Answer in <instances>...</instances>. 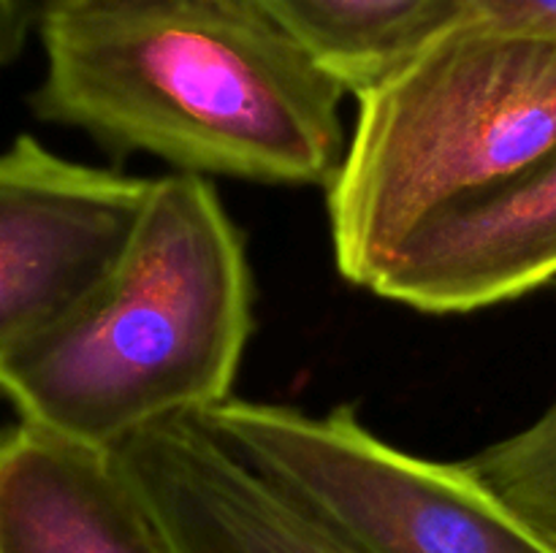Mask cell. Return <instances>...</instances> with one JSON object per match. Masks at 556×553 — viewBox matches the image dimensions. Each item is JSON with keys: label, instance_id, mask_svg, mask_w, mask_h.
I'll return each mask as SVG.
<instances>
[{"label": "cell", "instance_id": "cell-8", "mask_svg": "<svg viewBox=\"0 0 556 553\" xmlns=\"http://www.w3.org/2000/svg\"><path fill=\"white\" fill-rule=\"evenodd\" d=\"M0 553H179L114 448L0 426Z\"/></svg>", "mask_w": 556, "mask_h": 553}, {"label": "cell", "instance_id": "cell-11", "mask_svg": "<svg viewBox=\"0 0 556 553\" xmlns=\"http://www.w3.org/2000/svg\"><path fill=\"white\" fill-rule=\"evenodd\" d=\"M470 16L556 38V0H470Z\"/></svg>", "mask_w": 556, "mask_h": 553}, {"label": "cell", "instance_id": "cell-10", "mask_svg": "<svg viewBox=\"0 0 556 553\" xmlns=\"http://www.w3.org/2000/svg\"><path fill=\"white\" fill-rule=\"evenodd\" d=\"M465 466L556 551V396L530 426L483 448Z\"/></svg>", "mask_w": 556, "mask_h": 553}, {"label": "cell", "instance_id": "cell-1", "mask_svg": "<svg viewBox=\"0 0 556 553\" xmlns=\"http://www.w3.org/2000/svg\"><path fill=\"white\" fill-rule=\"evenodd\" d=\"M38 119L182 173L329 188L345 90L239 0H43Z\"/></svg>", "mask_w": 556, "mask_h": 553}, {"label": "cell", "instance_id": "cell-9", "mask_svg": "<svg viewBox=\"0 0 556 553\" xmlns=\"http://www.w3.org/2000/svg\"><path fill=\"white\" fill-rule=\"evenodd\" d=\"M345 92H364L470 16V0H239Z\"/></svg>", "mask_w": 556, "mask_h": 553}, {"label": "cell", "instance_id": "cell-2", "mask_svg": "<svg viewBox=\"0 0 556 553\" xmlns=\"http://www.w3.org/2000/svg\"><path fill=\"white\" fill-rule=\"evenodd\" d=\"M248 247L199 173L152 182L106 280L54 329L0 363L20 421L117 448L172 417L231 399L253 334Z\"/></svg>", "mask_w": 556, "mask_h": 553}, {"label": "cell", "instance_id": "cell-4", "mask_svg": "<svg viewBox=\"0 0 556 553\" xmlns=\"http://www.w3.org/2000/svg\"><path fill=\"white\" fill-rule=\"evenodd\" d=\"M195 417L356 553H556L465 461L405 453L353 407L307 415L231 396Z\"/></svg>", "mask_w": 556, "mask_h": 553}, {"label": "cell", "instance_id": "cell-12", "mask_svg": "<svg viewBox=\"0 0 556 553\" xmlns=\"http://www.w3.org/2000/svg\"><path fill=\"white\" fill-rule=\"evenodd\" d=\"M33 11L27 0H0V65L14 63L27 41Z\"/></svg>", "mask_w": 556, "mask_h": 553}, {"label": "cell", "instance_id": "cell-3", "mask_svg": "<svg viewBox=\"0 0 556 553\" xmlns=\"http://www.w3.org/2000/svg\"><path fill=\"white\" fill-rule=\"evenodd\" d=\"M326 188L342 280L372 291L402 239L556 146V38L467 16L356 95Z\"/></svg>", "mask_w": 556, "mask_h": 553}, {"label": "cell", "instance_id": "cell-5", "mask_svg": "<svg viewBox=\"0 0 556 553\" xmlns=\"http://www.w3.org/2000/svg\"><path fill=\"white\" fill-rule=\"evenodd\" d=\"M152 182L60 157L33 136L0 152V363L106 280Z\"/></svg>", "mask_w": 556, "mask_h": 553}, {"label": "cell", "instance_id": "cell-6", "mask_svg": "<svg viewBox=\"0 0 556 553\" xmlns=\"http://www.w3.org/2000/svg\"><path fill=\"white\" fill-rule=\"evenodd\" d=\"M556 276V146L451 201L391 253L372 293L427 314L514 301Z\"/></svg>", "mask_w": 556, "mask_h": 553}, {"label": "cell", "instance_id": "cell-7", "mask_svg": "<svg viewBox=\"0 0 556 553\" xmlns=\"http://www.w3.org/2000/svg\"><path fill=\"white\" fill-rule=\"evenodd\" d=\"M114 453L179 553H356L195 415L141 428Z\"/></svg>", "mask_w": 556, "mask_h": 553}]
</instances>
